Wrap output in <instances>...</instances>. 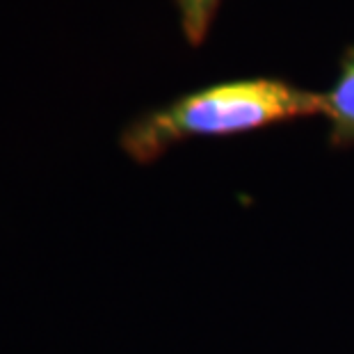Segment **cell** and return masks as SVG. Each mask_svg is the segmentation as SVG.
<instances>
[{"label":"cell","mask_w":354,"mask_h":354,"mask_svg":"<svg viewBox=\"0 0 354 354\" xmlns=\"http://www.w3.org/2000/svg\"><path fill=\"white\" fill-rule=\"evenodd\" d=\"M315 115L325 117V94L277 78L229 80L133 119L122 149L135 162H153L185 140L233 138Z\"/></svg>","instance_id":"obj_1"},{"label":"cell","mask_w":354,"mask_h":354,"mask_svg":"<svg viewBox=\"0 0 354 354\" xmlns=\"http://www.w3.org/2000/svg\"><path fill=\"white\" fill-rule=\"evenodd\" d=\"M325 119L331 147H354V44L345 50L336 82L325 92Z\"/></svg>","instance_id":"obj_2"},{"label":"cell","mask_w":354,"mask_h":354,"mask_svg":"<svg viewBox=\"0 0 354 354\" xmlns=\"http://www.w3.org/2000/svg\"><path fill=\"white\" fill-rule=\"evenodd\" d=\"M174 5L185 39L192 46H199L210 32V26H213L222 0H174Z\"/></svg>","instance_id":"obj_3"}]
</instances>
